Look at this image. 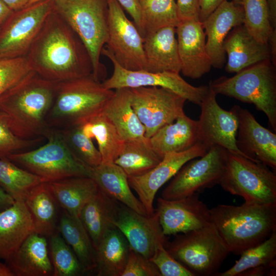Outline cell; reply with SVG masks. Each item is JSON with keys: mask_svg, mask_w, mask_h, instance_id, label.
<instances>
[{"mask_svg": "<svg viewBox=\"0 0 276 276\" xmlns=\"http://www.w3.org/2000/svg\"><path fill=\"white\" fill-rule=\"evenodd\" d=\"M26 56L32 71L51 81L61 82L92 74V62L86 47L54 9Z\"/></svg>", "mask_w": 276, "mask_h": 276, "instance_id": "obj_1", "label": "cell"}, {"mask_svg": "<svg viewBox=\"0 0 276 276\" xmlns=\"http://www.w3.org/2000/svg\"><path fill=\"white\" fill-rule=\"evenodd\" d=\"M57 82L31 71L0 96V111L15 135L27 140L44 136Z\"/></svg>", "mask_w": 276, "mask_h": 276, "instance_id": "obj_2", "label": "cell"}, {"mask_svg": "<svg viewBox=\"0 0 276 276\" xmlns=\"http://www.w3.org/2000/svg\"><path fill=\"white\" fill-rule=\"evenodd\" d=\"M212 223L230 253L240 255L276 231V204L245 202L239 206L219 204L210 209Z\"/></svg>", "mask_w": 276, "mask_h": 276, "instance_id": "obj_3", "label": "cell"}, {"mask_svg": "<svg viewBox=\"0 0 276 276\" xmlns=\"http://www.w3.org/2000/svg\"><path fill=\"white\" fill-rule=\"evenodd\" d=\"M114 92L105 88L92 74L58 82L47 117V124L58 129L82 125L102 112Z\"/></svg>", "mask_w": 276, "mask_h": 276, "instance_id": "obj_4", "label": "cell"}, {"mask_svg": "<svg viewBox=\"0 0 276 276\" xmlns=\"http://www.w3.org/2000/svg\"><path fill=\"white\" fill-rule=\"evenodd\" d=\"M54 10L76 32L90 55L92 75L104 81L107 72L100 62L101 51L108 38V0H56Z\"/></svg>", "mask_w": 276, "mask_h": 276, "instance_id": "obj_5", "label": "cell"}, {"mask_svg": "<svg viewBox=\"0 0 276 276\" xmlns=\"http://www.w3.org/2000/svg\"><path fill=\"white\" fill-rule=\"evenodd\" d=\"M209 85L216 95L255 105L276 131V72L270 60L248 66L232 77H220Z\"/></svg>", "mask_w": 276, "mask_h": 276, "instance_id": "obj_6", "label": "cell"}, {"mask_svg": "<svg viewBox=\"0 0 276 276\" xmlns=\"http://www.w3.org/2000/svg\"><path fill=\"white\" fill-rule=\"evenodd\" d=\"M48 142L34 150L16 152L7 158L48 182L72 177H91L92 168L78 159L65 143L60 131L50 128Z\"/></svg>", "mask_w": 276, "mask_h": 276, "instance_id": "obj_7", "label": "cell"}, {"mask_svg": "<svg viewBox=\"0 0 276 276\" xmlns=\"http://www.w3.org/2000/svg\"><path fill=\"white\" fill-rule=\"evenodd\" d=\"M164 246L194 276H214L230 253L212 223L167 240Z\"/></svg>", "mask_w": 276, "mask_h": 276, "instance_id": "obj_8", "label": "cell"}, {"mask_svg": "<svg viewBox=\"0 0 276 276\" xmlns=\"http://www.w3.org/2000/svg\"><path fill=\"white\" fill-rule=\"evenodd\" d=\"M219 185L245 202L276 204V175L268 167L227 150L225 168Z\"/></svg>", "mask_w": 276, "mask_h": 276, "instance_id": "obj_9", "label": "cell"}, {"mask_svg": "<svg viewBox=\"0 0 276 276\" xmlns=\"http://www.w3.org/2000/svg\"><path fill=\"white\" fill-rule=\"evenodd\" d=\"M227 150L219 146L211 147L199 159L184 164L162 193L166 200L182 199L219 185L226 164Z\"/></svg>", "mask_w": 276, "mask_h": 276, "instance_id": "obj_10", "label": "cell"}, {"mask_svg": "<svg viewBox=\"0 0 276 276\" xmlns=\"http://www.w3.org/2000/svg\"><path fill=\"white\" fill-rule=\"evenodd\" d=\"M101 54L111 61L113 71L111 76L102 83L106 88H135L158 86L169 89L194 104L200 105L207 95L209 85L194 86L186 81L179 73L172 72H151L145 70L131 71L121 66L111 53L103 48Z\"/></svg>", "mask_w": 276, "mask_h": 276, "instance_id": "obj_11", "label": "cell"}, {"mask_svg": "<svg viewBox=\"0 0 276 276\" xmlns=\"http://www.w3.org/2000/svg\"><path fill=\"white\" fill-rule=\"evenodd\" d=\"M53 9V1L48 0L13 11L0 26V58L26 56Z\"/></svg>", "mask_w": 276, "mask_h": 276, "instance_id": "obj_12", "label": "cell"}, {"mask_svg": "<svg viewBox=\"0 0 276 276\" xmlns=\"http://www.w3.org/2000/svg\"><path fill=\"white\" fill-rule=\"evenodd\" d=\"M129 89L131 106L143 124L147 138L185 114L183 108L187 100L169 89L142 86Z\"/></svg>", "mask_w": 276, "mask_h": 276, "instance_id": "obj_13", "label": "cell"}, {"mask_svg": "<svg viewBox=\"0 0 276 276\" xmlns=\"http://www.w3.org/2000/svg\"><path fill=\"white\" fill-rule=\"evenodd\" d=\"M108 38L106 49L118 63L131 71L146 70L144 38L133 22L126 16L117 0H108Z\"/></svg>", "mask_w": 276, "mask_h": 276, "instance_id": "obj_14", "label": "cell"}, {"mask_svg": "<svg viewBox=\"0 0 276 276\" xmlns=\"http://www.w3.org/2000/svg\"><path fill=\"white\" fill-rule=\"evenodd\" d=\"M216 95L210 87L200 105L198 140L208 150L213 146H219L229 152L245 156L236 144L238 126L237 117L231 109L227 111L219 106Z\"/></svg>", "mask_w": 276, "mask_h": 276, "instance_id": "obj_15", "label": "cell"}, {"mask_svg": "<svg viewBox=\"0 0 276 276\" xmlns=\"http://www.w3.org/2000/svg\"><path fill=\"white\" fill-rule=\"evenodd\" d=\"M208 151L206 146L198 141L185 151L166 154L162 160L148 173L128 177L130 187L139 196L148 215H152L154 212L153 203L158 189L173 177L187 162L204 155Z\"/></svg>", "mask_w": 276, "mask_h": 276, "instance_id": "obj_16", "label": "cell"}, {"mask_svg": "<svg viewBox=\"0 0 276 276\" xmlns=\"http://www.w3.org/2000/svg\"><path fill=\"white\" fill-rule=\"evenodd\" d=\"M157 213L163 234L186 233L204 227L211 222L210 210L198 193L177 200H157Z\"/></svg>", "mask_w": 276, "mask_h": 276, "instance_id": "obj_17", "label": "cell"}, {"mask_svg": "<svg viewBox=\"0 0 276 276\" xmlns=\"http://www.w3.org/2000/svg\"><path fill=\"white\" fill-rule=\"evenodd\" d=\"M231 109L238 123L236 144L247 158L276 169V134L265 128L246 109L234 105Z\"/></svg>", "mask_w": 276, "mask_h": 276, "instance_id": "obj_18", "label": "cell"}, {"mask_svg": "<svg viewBox=\"0 0 276 276\" xmlns=\"http://www.w3.org/2000/svg\"><path fill=\"white\" fill-rule=\"evenodd\" d=\"M114 225L126 238L131 248L150 259L160 243L167 241L157 213L144 215L121 203Z\"/></svg>", "mask_w": 276, "mask_h": 276, "instance_id": "obj_19", "label": "cell"}, {"mask_svg": "<svg viewBox=\"0 0 276 276\" xmlns=\"http://www.w3.org/2000/svg\"><path fill=\"white\" fill-rule=\"evenodd\" d=\"M177 48L182 75L198 79L212 67L206 49V36L198 19L180 21L175 27Z\"/></svg>", "mask_w": 276, "mask_h": 276, "instance_id": "obj_20", "label": "cell"}, {"mask_svg": "<svg viewBox=\"0 0 276 276\" xmlns=\"http://www.w3.org/2000/svg\"><path fill=\"white\" fill-rule=\"evenodd\" d=\"M244 18L241 5L225 0L201 22L206 36V49L212 67L220 69L225 66L224 41L233 28L243 24Z\"/></svg>", "mask_w": 276, "mask_h": 276, "instance_id": "obj_21", "label": "cell"}, {"mask_svg": "<svg viewBox=\"0 0 276 276\" xmlns=\"http://www.w3.org/2000/svg\"><path fill=\"white\" fill-rule=\"evenodd\" d=\"M223 48L227 56L225 70L228 73H237L257 63L271 60L268 44L258 41L244 24L237 26L229 31Z\"/></svg>", "mask_w": 276, "mask_h": 276, "instance_id": "obj_22", "label": "cell"}, {"mask_svg": "<svg viewBox=\"0 0 276 276\" xmlns=\"http://www.w3.org/2000/svg\"><path fill=\"white\" fill-rule=\"evenodd\" d=\"M5 261L15 276L53 275L47 238L35 232Z\"/></svg>", "mask_w": 276, "mask_h": 276, "instance_id": "obj_23", "label": "cell"}, {"mask_svg": "<svg viewBox=\"0 0 276 276\" xmlns=\"http://www.w3.org/2000/svg\"><path fill=\"white\" fill-rule=\"evenodd\" d=\"M175 35V27H168L145 36L143 48L146 61V71L180 73L181 62Z\"/></svg>", "mask_w": 276, "mask_h": 276, "instance_id": "obj_24", "label": "cell"}, {"mask_svg": "<svg viewBox=\"0 0 276 276\" xmlns=\"http://www.w3.org/2000/svg\"><path fill=\"white\" fill-rule=\"evenodd\" d=\"M34 232L33 219L24 201H15L0 211V259H8Z\"/></svg>", "mask_w": 276, "mask_h": 276, "instance_id": "obj_25", "label": "cell"}, {"mask_svg": "<svg viewBox=\"0 0 276 276\" xmlns=\"http://www.w3.org/2000/svg\"><path fill=\"white\" fill-rule=\"evenodd\" d=\"M121 202L105 194L99 188L98 193L82 208L79 218L96 249L102 239L116 227Z\"/></svg>", "mask_w": 276, "mask_h": 276, "instance_id": "obj_26", "label": "cell"}, {"mask_svg": "<svg viewBox=\"0 0 276 276\" xmlns=\"http://www.w3.org/2000/svg\"><path fill=\"white\" fill-rule=\"evenodd\" d=\"M45 183L60 208L78 217L83 206L99 190L89 177H72Z\"/></svg>", "mask_w": 276, "mask_h": 276, "instance_id": "obj_27", "label": "cell"}, {"mask_svg": "<svg viewBox=\"0 0 276 276\" xmlns=\"http://www.w3.org/2000/svg\"><path fill=\"white\" fill-rule=\"evenodd\" d=\"M113 124L123 141L145 137V129L131 105L128 88L116 89L101 112Z\"/></svg>", "mask_w": 276, "mask_h": 276, "instance_id": "obj_28", "label": "cell"}, {"mask_svg": "<svg viewBox=\"0 0 276 276\" xmlns=\"http://www.w3.org/2000/svg\"><path fill=\"white\" fill-rule=\"evenodd\" d=\"M153 149L160 155L185 151L198 140V121L185 114L166 125L149 138Z\"/></svg>", "mask_w": 276, "mask_h": 276, "instance_id": "obj_29", "label": "cell"}, {"mask_svg": "<svg viewBox=\"0 0 276 276\" xmlns=\"http://www.w3.org/2000/svg\"><path fill=\"white\" fill-rule=\"evenodd\" d=\"M91 177L107 195L139 214L148 215L142 203L131 191L127 174L115 163H101L92 168Z\"/></svg>", "mask_w": 276, "mask_h": 276, "instance_id": "obj_30", "label": "cell"}, {"mask_svg": "<svg viewBox=\"0 0 276 276\" xmlns=\"http://www.w3.org/2000/svg\"><path fill=\"white\" fill-rule=\"evenodd\" d=\"M24 201L32 217L35 232L48 238L58 232L61 209L45 182L33 188Z\"/></svg>", "mask_w": 276, "mask_h": 276, "instance_id": "obj_31", "label": "cell"}, {"mask_svg": "<svg viewBox=\"0 0 276 276\" xmlns=\"http://www.w3.org/2000/svg\"><path fill=\"white\" fill-rule=\"evenodd\" d=\"M131 247L124 234L114 227L105 235L96 249L97 275L122 276Z\"/></svg>", "mask_w": 276, "mask_h": 276, "instance_id": "obj_32", "label": "cell"}, {"mask_svg": "<svg viewBox=\"0 0 276 276\" xmlns=\"http://www.w3.org/2000/svg\"><path fill=\"white\" fill-rule=\"evenodd\" d=\"M58 232L73 250L85 272L95 270L96 249L80 218L61 209Z\"/></svg>", "mask_w": 276, "mask_h": 276, "instance_id": "obj_33", "label": "cell"}, {"mask_svg": "<svg viewBox=\"0 0 276 276\" xmlns=\"http://www.w3.org/2000/svg\"><path fill=\"white\" fill-rule=\"evenodd\" d=\"M164 156L152 148L146 137L124 141L122 151L114 162L128 177L144 175L155 167Z\"/></svg>", "mask_w": 276, "mask_h": 276, "instance_id": "obj_34", "label": "cell"}, {"mask_svg": "<svg viewBox=\"0 0 276 276\" xmlns=\"http://www.w3.org/2000/svg\"><path fill=\"white\" fill-rule=\"evenodd\" d=\"M80 126L87 137L97 142L102 163H114L122 151L124 141L111 122L101 112Z\"/></svg>", "mask_w": 276, "mask_h": 276, "instance_id": "obj_35", "label": "cell"}, {"mask_svg": "<svg viewBox=\"0 0 276 276\" xmlns=\"http://www.w3.org/2000/svg\"><path fill=\"white\" fill-rule=\"evenodd\" d=\"M144 38L160 29L176 27L180 20L175 0H138Z\"/></svg>", "mask_w": 276, "mask_h": 276, "instance_id": "obj_36", "label": "cell"}, {"mask_svg": "<svg viewBox=\"0 0 276 276\" xmlns=\"http://www.w3.org/2000/svg\"><path fill=\"white\" fill-rule=\"evenodd\" d=\"M41 182L39 177L8 158H0V187L15 201H25L31 190Z\"/></svg>", "mask_w": 276, "mask_h": 276, "instance_id": "obj_37", "label": "cell"}, {"mask_svg": "<svg viewBox=\"0 0 276 276\" xmlns=\"http://www.w3.org/2000/svg\"><path fill=\"white\" fill-rule=\"evenodd\" d=\"M231 268L214 276H239L242 272L260 266H276V231L260 244L244 251Z\"/></svg>", "mask_w": 276, "mask_h": 276, "instance_id": "obj_38", "label": "cell"}, {"mask_svg": "<svg viewBox=\"0 0 276 276\" xmlns=\"http://www.w3.org/2000/svg\"><path fill=\"white\" fill-rule=\"evenodd\" d=\"M48 239L53 276H78L85 273L75 253L58 232Z\"/></svg>", "mask_w": 276, "mask_h": 276, "instance_id": "obj_39", "label": "cell"}, {"mask_svg": "<svg viewBox=\"0 0 276 276\" xmlns=\"http://www.w3.org/2000/svg\"><path fill=\"white\" fill-rule=\"evenodd\" d=\"M244 11L243 24L259 42L268 43L272 28L267 0H242Z\"/></svg>", "mask_w": 276, "mask_h": 276, "instance_id": "obj_40", "label": "cell"}, {"mask_svg": "<svg viewBox=\"0 0 276 276\" xmlns=\"http://www.w3.org/2000/svg\"><path fill=\"white\" fill-rule=\"evenodd\" d=\"M59 130L66 145L78 159L91 168L102 163L99 150L94 146L92 140L84 134L80 126Z\"/></svg>", "mask_w": 276, "mask_h": 276, "instance_id": "obj_41", "label": "cell"}, {"mask_svg": "<svg viewBox=\"0 0 276 276\" xmlns=\"http://www.w3.org/2000/svg\"><path fill=\"white\" fill-rule=\"evenodd\" d=\"M31 71L27 56L0 58V96Z\"/></svg>", "mask_w": 276, "mask_h": 276, "instance_id": "obj_42", "label": "cell"}, {"mask_svg": "<svg viewBox=\"0 0 276 276\" xmlns=\"http://www.w3.org/2000/svg\"><path fill=\"white\" fill-rule=\"evenodd\" d=\"M39 140L23 139L17 136L11 130L7 116L0 111V158H7L16 151L30 147Z\"/></svg>", "mask_w": 276, "mask_h": 276, "instance_id": "obj_43", "label": "cell"}, {"mask_svg": "<svg viewBox=\"0 0 276 276\" xmlns=\"http://www.w3.org/2000/svg\"><path fill=\"white\" fill-rule=\"evenodd\" d=\"M160 243L149 260L157 267L162 276H194L193 273L178 262Z\"/></svg>", "mask_w": 276, "mask_h": 276, "instance_id": "obj_44", "label": "cell"}, {"mask_svg": "<svg viewBox=\"0 0 276 276\" xmlns=\"http://www.w3.org/2000/svg\"><path fill=\"white\" fill-rule=\"evenodd\" d=\"M122 276H162L157 267L148 259L131 248Z\"/></svg>", "mask_w": 276, "mask_h": 276, "instance_id": "obj_45", "label": "cell"}, {"mask_svg": "<svg viewBox=\"0 0 276 276\" xmlns=\"http://www.w3.org/2000/svg\"><path fill=\"white\" fill-rule=\"evenodd\" d=\"M176 3L180 21L199 20V0H176Z\"/></svg>", "mask_w": 276, "mask_h": 276, "instance_id": "obj_46", "label": "cell"}, {"mask_svg": "<svg viewBox=\"0 0 276 276\" xmlns=\"http://www.w3.org/2000/svg\"><path fill=\"white\" fill-rule=\"evenodd\" d=\"M124 10L132 18L133 22L141 35L142 34V22L140 9L138 0H117ZM142 36V35H141Z\"/></svg>", "mask_w": 276, "mask_h": 276, "instance_id": "obj_47", "label": "cell"}, {"mask_svg": "<svg viewBox=\"0 0 276 276\" xmlns=\"http://www.w3.org/2000/svg\"><path fill=\"white\" fill-rule=\"evenodd\" d=\"M224 1L199 0V21L202 22Z\"/></svg>", "mask_w": 276, "mask_h": 276, "instance_id": "obj_48", "label": "cell"}, {"mask_svg": "<svg viewBox=\"0 0 276 276\" xmlns=\"http://www.w3.org/2000/svg\"><path fill=\"white\" fill-rule=\"evenodd\" d=\"M276 274V266H264L251 268L241 273L239 276H274Z\"/></svg>", "mask_w": 276, "mask_h": 276, "instance_id": "obj_49", "label": "cell"}, {"mask_svg": "<svg viewBox=\"0 0 276 276\" xmlns=\"http://www.w3.org/2000/svg\"><path fill=\"white\" fill-rule=\"evenodd\" d=\"M242 0H232L237 5H241ZM269 14V19L272 28H276V0H267Z\"/></svg>", "mask_w": 276, "mask_h": 276, "instance_id": "obj_50", "label": "cell"}, {"mask_svg": "<svg viewBox=\"0 0 276 276\" xmlns=\"http://www.w3.org/2000/svg\"><path fill=\"white\" fill-rule=\"evenodd\" d=\"M268 44L270 49L271 61L276 65V28H273L269 37Z\"/></svg>", "mask_w": 276, "mask_h": 276, "instance_id": "obj_51", "label": "cell"}, {"mask_svg": "<svg viewBox=\"0 0 276 276\" xmlns=\"http://www.w3.org/2000/svg\"><path fill=\"white\" fill-rule=\"evenodd\" d=\"M15 201L0 187V211L12 205Z\"/></svg>", "mask_w": 276, "mask_h": 276, "instance_id": "obj_52", "label": "cell"}, {"mask_svg": "<svg viewBox=\"0 0 276 276\" xmlns=\"http://www.w3.org/2000/svg\"><path fill=\"white\" fill-rule=\"evenodd\" d=\"M12 11H17L26 7L29 0H2Z\"/></svg>", "mask_w": 276, "mask_h": 276, "instance_id": "obj_53", "label": "cell"}, {"mask_svg": "<svg viewBox=\"0 0 276 276\" xmlns=\"http://www.w3.org/2000/svg\"><path fill=\"white\" fill-rule=\"evenodd\" d=\"M13 11L2 0H0V26L4 23Z\"/></svg>", "mask_w": 276, "mask_h": 276, "instance_id": "obj_54", "label": "cell"}, {"mask_svg": "<svg viewBox=\"0 0 276 276\" xmlns=\"http://www.w3.org/2000/svg\"><path fill=\"white\" fill-rule=\"evenodd\" d=\"M0 276H15V274L6 263L0 262Z\"/></svg>", "mask_w": 276, "mask_h": 276, "instance_id": "obj_55", "label": "cell"}, {"mask_svg": "<svg viewBox=\"0 0 276 276\" xmlns=\"http://www.w3.org/2000/svg\"><path fill=\"white\" fill-rule=\"evenodd\" d=\"M48 1V0H29V3L27 6L32 5L33 4H34L39 2H41V1ZM51 1H55L56 0H51Z\"/></svg>", "mask_w": 276, "mask_h": 276, "instance_id": "obj_56", "label": "cell"}]
</instances>
